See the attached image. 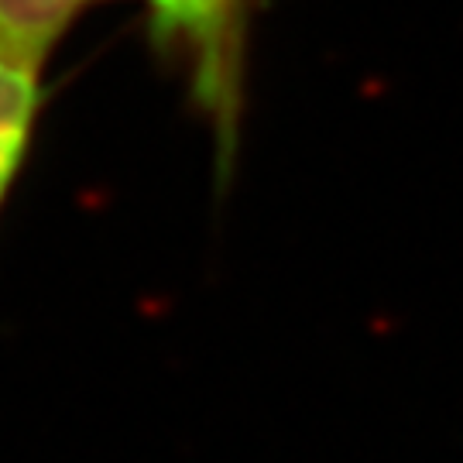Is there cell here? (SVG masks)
Listing matches in <instances>:
<instances>
[{"mask_svg": "<svg viewBox=\"0 0 463 463\" xmlns=\"http://www.w3.org/2000/svg\"><path fill=\"white\" fill-rule=\"evenodd\" d=\"M162 42L196 49L199 93L216 120L231 124L237 110V0H148Z\"/></svg>", "mask_w": 463, "mask_h": 463, "instance_id": "cell-1", "label": "cell"}, {"mask_svg": "<svg viewBox=\"0 0 463 463\" xmlns=\"http://www.w3.org/2000/svg\"><path fill=\"white\" fill-rule=\"evenodd\" d=\"M83 0H0V59L38 69Z\"/></svg>", "mask_w": 463, "mask_h": 463, "instance_id": "cell-2", "label": "cell"}, {"mask_svg": "<svg viewBox=\"0 0 463 463\" xmlns=\"http://www.w3.org/2000/svg\"><path fill=\"white\" fill-rule=\"evenodd\" d=\"M38 110V69L0 59V199L28 148Z\"/></svg>", "mask_w": 463, "mask_h": 463, "instance_id": "cell-3", "label": "cell"}]
</instances>
